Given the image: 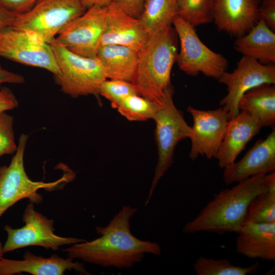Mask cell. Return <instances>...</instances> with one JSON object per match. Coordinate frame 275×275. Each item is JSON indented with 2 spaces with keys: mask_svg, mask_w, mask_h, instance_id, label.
Wrapping results in <instances>:
<instances>
[{
  "mask_svg": "<svg viewBox=\"0 0 275 275\" xmlns=\"http://www.w3.org/2000/svg\"><path fill=\"white\" fill-rule=\"evenodd\" d=\"M193 118L191 148L189 156L194 160L199 156L208 159L214 158L224 139L229 120L227 112L222 107L217 109L202 110L191 106L187 108Z\"/></svg>",
  "mask_w": 275,
  "mask_h": 275,
  "instance_id": "cell-13",
  "label": "cell"
},
{
  "mask_svg": "<svg viewBox=\"0 0 275 275\" xmlns=\"http://www.w3.org/2000/svg\"><path fill=\"white\" fill-rule=\"evenodd\" d=\"M265 175L252 176L214 195L199 214L185 224L183 232L237 233L246 220L252 201L267 189Z\"/></svg>",
  "mask_w": 275,
  "mask_h": 275,
  "instance_id": "cell-2",
  "label": "cell"
},
{
  "mask_svg": "<svg viewBox=\"0 0 275 275\" xmlns=\"http://www.w3.org/2000/svg\"><path fill=\"white\" fill-rule=\"evenodd\" d=\"M97 57L105 71L106 78L131 82L138 60V52L130 47L115 44L101 45Z\"/></svg>",
  "mask_w": 275,
  "mask_h": 275,
  "instance_id": "cell-21",
  "label": "cell"
},
{
  "mask_svg": "<svg viewBox=\"0 0 275 275\" xmlns=\"http://www.w3.org/2000/svg\"><path fill=\"white\" fill-rule=\"evenodd\" d=\"M262 127L256 117L244 111H240L236 116L229 120L224 139L214 157L217 160L219 167L224 169L235 161L246 144Z\"/></svg>",
  "mask_w": 275,
  "mask_h": 275,
  "instance_id": "cell-18",
  "label": "cell"
},
{
  "mask_svg": "<svg viewBox=\"0 0 275 275\" xmlns=\"http://www.w3.org/2000/svg\"><path fill=\"white\" fill-rule=\"evenodd\" d=\"M218 80L227 87V94L219 104L231 120L239 114L238 103L245 92L261 85L275 84V66L243 56L233 71H225Z\"/></svg>",
  "mask_w": 275,
  "mask_h": 275,
  "instance_id": "cell-11",
  "label": "cell"
},
{
  "mask_svg": "<svg viewBox=\"0 0 275 275\" xmlns=\"http://www.w3.org/2000/svg\"><path fill=\"white\" fill-rule=\"evenodd\" d=\"M87 9L94 6L106 7L115 0H79Z\"/></svg>",
  "mask_w": 275,
  "mask_h": 275,
  "instance_id": "cell-36",
  "label": "cell"
},
{
  "mask_svg": "<svg viewBox=\"0 0 275 275\" xmlns=\"http://www.w3.org/2000/svg\"><path fill=\"white\" fill-rule=\"evenodd\" d=\"M238 108L256 117L263 127H274V85L263 84L248 91L239 99Z\"/></svg>",
  "mask_w": 275,
  "mask_h": 275,
  "instance_id": "cell-22",
  "label": "cell"
},
{
  "mask_svg": "<svg viewBox=\"0 0 275 275\" xmlns=\"http://www.w3.org/2000/svg\"><path fill=\"white\" fill-rule=\"evenodd\" d=\"M173 94L171 85L166 91L161 106L152 119L156 124L154 134L158 158L146 205L159 181L172 166L177 145L183 139H189L191 134V126L187 124L183 114L174 104Z\"/></svg>",
  "mask_w": 275,
  "mask_h": 275,
  "instance_id": "cell-6",
  "label": "cell"
},
{
  "mask_svg": "<svg viewBox=\"0 0 275 275\" xmlns=\"http://www.w3.org/2000/svg\"><path fill=\"white\" fill-rule=\"evenodd\" d=\"M17 15L0 4V32L11 28Z\"/></svg>",
  "mask_w": 275,
  "mask_h": 275,
  "instance_id": "cell-35",
  "label": "cell"
},
{
  "mask_svg": "<svg viewBox=\"0 0 275 275\" xmlns=\"http://www.w3.org/2000/svg\"><path fill=\"white\" fill-rule=\"evenodd\" d=\"M213 0H177V15L195 28L212 21Z\"/></svg>",
  "mask_w": 275,
  "mask_h": 275,
  "instance_id": "cell-27",
  "label": "cell"
},
{
  "mask_svg": "<svg viewBox=\"0 0 275 275\" xmlns=\"http://www.w3.org/2000/svg\"><path fill=\"white\" fill-rule=\"evenodd\" d=\"M237 234V254L250 259L275 260V222L257 223L246 219Z\"/></svg>",
  "mask_w": 275,
  "mask_h": 275,
  "instance_id": "cell-19",
  "label": "cell"
},
{
  "mask_svg": "<svg viewBox=\"0 0 275 275\" xmlns=\"http://www.w3.org/2000/svg\"><path fill=\"white\" fill-rule=\"evenodd\" d=\"M18 101L13 91L7 87L0 89V112H7L17 107Z\"/></svg>",
  "mask_w": 275,
  "mask_h": 275,
  "instance_id": "cell-33",
  "label": "cell"
},
{
  "mask_svg": "<svg viewBox=\"0 0 275 275\" xmlns=\"http://www.w3.org/2000/svg\"><path fill=\"white\" fill-rule=\"evenodd\" d=\"M13 117L0 112V157L15 153L17 148L13 128Z\"/></svg>",
  "mask_w": 275,
  "mask_h": 275,
  "instance_id": "cell-29",
  "label": "cell"
},
{
  "mask_svg": "<svg viewBox=\"0 0 275 275\" xmlns=\"http://www.w3.org/2000/svg\"><path fill=\"white\" fill-rule=\"evenodd\" d=\"M177 14V0H146L139 18L149 35L171 26Z\"/></svg>",
  "mask_w": 275,
  "mask_h": 275,
  "instance_id": "cell-23",
  "label": "cell"
},
{
  "mask_svg": "<svg viewBox=\"0 0 275 275\" xmlns=\"http://www.w3.org/2000/svg\"><path fill=\"white\" fill-rule=\"evenodd\" d=\"M0 57L60 74L52 49L49 43L35 34L12 28L0 32Z\"/></svg>",
  "mask_w": 275,
  "mask_h": 275,
  "instance_id": "cell-10",
  "label": "cell"
},
{
  "mask_svg": "<svg viewBox=\"0 0 275 275\" xmlns=\"http://www.w3.org/2000/svg\"><path fill=\"white\" fill-rule=\"evenodd\" d=\"M4 254V253L3 250V245L2 243L0 242V259L3 257Z\"/></svg>",
  "mask_w": 275,
  "mask_h": 275,
  "instance_id": "cell-37",
  "label": "cell"
},
{
  "mask_svg": "<svg viewBox=\"0 0 275 275\" xmlns=\"http://www.w3.org/2000/svg\"><path fill=\"white\" fill-rule=\"evenodd\" d=\"M267 189L250 204L247 218L257 223L275 222V171L265 175Z\"/></svg>",
  "mask_w": 275,
  "mask_h": 275,
  "instance_id": "cell-24",
  "label": "cell"
},
{
  "mask_svg": "<svg viewBox=\"0 0 275 275\" xmlns=\"http://www.w3.org/2000/svg\"><path fill=\"white\" fill-rule=\"evenodd\" d=\"M137 210L130 206H123L107 226L96 227L99 237L73 244L63 251L74 260L119 269L131 268L146 253L160 255L158 243L140 240L131 233L130 219Z\"/></svg>",
  "mask_w": 275,
  "mask_h": 275,
  "instance_id": "cell-1",
  "label": "cell"
},
{
  "mask_svg": "<svg viewBox=\"0 0 275 275\" xmlns=\"http://www.w3.org/2000/svg\"><path fill=\"white\" fill-rule=\"evenodd\" d=\"M172 24L180 42L176 62L180 70L190 76L202 73L206 76L218 79L227 70V59L205 45L195 28L178 15Z\"/></svg>",
  "mask_w": 275,
  "mask_h": 275,
  "instance_id": "cell-8",
  "label": "cell"
},
{
  "mask_svg": "<svg viewBox=\"0 0 275 275\" xmlns=\"http://www.w3.org/2000/svg\"><path fill=\"white\" fill-rule=\"evenodd\" d=\"M86 10L79 0H39L30 10L17 15L11 28L33 33L49 43Z\"/></svg>",
  "mask_w": 275,
  "mask_h": 275,
  "instance_id": "cell-7",
  "label": "cell"
},
{
  "mask_svg": "<svg viewBox=\"0 0 275 275\" xmlns=\"http://www.w3.org/2000/svg\"><path fill=\"white\" fill-rule=\"evenodd\" d=\"M106 7L94 6L68 23L55 41L69 50L86 57L97 56L104 29Z\"/></svg>",
  "mask_w": 275,
  "mask_h": 275,
  "instance_id": "cell-12",
  "label": "cell"
},
{
  "mask_svg": "<svg viewBox=\"0 0 275 275\" xmlns=\"http://www.w3.org/2000/svg\"><path fill=\"white\" fill-rule=\"evenodd\" d=\"M176 34L172 25L150 34L138 51L132 83L140 95L159 104L172 85L171 72L178 54Z\"/></svg>",
  "mask_w": 275,
  "mask_h": 275,
  "instance_id": "cell-3",
  "label": "cell"
},
{
  "mask_svg": "<svg viewBox=\"0 0 275 275\" xmlns=\"http://www.w3.org/2000/svg\"><path fill=\"white\" fill-rule=\"evenodd\" d=\"M146 0H115V3L129 15L139 18Z\"/></svg>",
  "mask_w": 275,
  "mask_h": 275,
  "instance_id": "cell-32",
  "label": "cell"
},
{
  "mask_svg": "<svg viewBox=\"0 0 275 275\" xmlns=\"http://www.w3.org/2000/svg\"><path fill=\"white\" fill-rule=\"evenodd\" d=\"M260 0H213L212 21L218 30L238 37L259 20Z\"/></svg>",
  "mask_w": 275,
  "mask_h": 275,
  "instance_id": "cell-16",
  "label": "cell"
},
{
  "mask_svg": "<svg viewBox=\"0 0 275 275\" xmlns=\"http://www.w3.org/2000/svg\"><path fill=\"white\" fill-rule=\"evenodd\" d=\"M223 181L230 185L252 176L275 171V129L265 139H259L238 161L224 169Z\"/></svg>",
  "mask_w": 275,
  "mask_h": 275,
  "instance_id": "cell-14",
  "label": "cell"
},
{
  "mask_svg": "<svg viewBox=\"0 0 275 275\" xmlns=\"http://www.w3.org/2000/svg\"><path fill=\"white\" fill-rule=\"evenodd\" d=\"M161 105L139 94H133L125 98L117 109L130 121H144L152 119Z\"/></svg>",
  "mask_w": 275,
  "mask_h": 275,
  "instance_id": "cell-26",
  "label": "cell"
},
{
  "mask_svg": "<svg viewBox=\"0 0 275 275\" xmlns=\"http://www.w3.org/2000/svg\"><path fill=\"white\" fill-rule=\"evenodd\" d=\"M259 19L275 32V0H262L258 8Z\"/></svg>",
  "mask_w": 275,
  "mask_h": 275,
  "instance_id": "cell-30",
  "label": "cell"
},
{
  "mask_svg": "<svg viewBox=\"0 0 275 275\" xmlns=\"http://www.w3.org/2000/svg\"><path fill=\"white\" fill-rule=\"evenodd\" d=\"M259 262L246 267L232 264L226 259H214L200 256L195 261L193 266L197 275H246L255 272L259 267Z\"/></svg>",
  "mask_w": 275,
  "mask_h": 275,
  "instance_id": "cell-25",
  "label": "cell"
},
{
  "mask_svg": "<svg viewBox=\"0 0 275 275\" xmlns=\"http://www.w3.org/2000/svg\"><path fill=\"white\" fill-rule=\"evenodd\" d=\"M29 136L21 134L10 164L0 168V218L4 213L18 201L28 198L34 204L42 200L40 189L52 190L64 183L74 178V174L68 172L58 180L50 182L34 181L29 178L24 167V154Z\"/></svg>",
  "mask_w": 275,
  "mask_h": 275,
  "instance_id": "cell-5",
  "label": "cell"
},
{
  "mask_svg": "<svg viewBox=\"0 0 275 275\" xmlns=\"http://www.w3.org/2000/svg\"><path fill=\"white\" fill-rule=\"evenodd\" d=\"M60 73L54 76L56 84L71 97L94 95L98 97L100 87L106 79L103 67L97 57L78 55L59 44L49 43Z\"/></svg>",
  "mask_w": 275,
  "mask_h": 275,
  "instance_id": "cell-4",
  "label": "cell"
},
{
  "mask_svg": "<svg viewBox=\"0 0 275 275\" xmlns=\"http://www.w3.org/2000/svg\"><path fill=\"white\" fill-rule=\"evenodd\" d=\"M24 81L22 75L6 70L0 65V89L5 84H22Z\"/></svg>",
  "mask_w": 275,
  "mask_h": 275,
  "instance_id": "cell-34",
  "label": "cell"
},
{
  "mask_svg": "<svg viewBox=\"0 0 275 275\" xmlns=\"http://www.w3.org/2000/svg\"><path fill=\"white\" fill-rule=\"evenodd\" d=\"M99 94L109 100L112 107L116 109L128 96L140 95L136 87L131 82L109 79L102 82L99 88Z\"/></svg>",
  "mask_w": 275,
  "mask_h": 275,
  "instance_id": "cell-28",
  "label": "cell"
},
{
  "mask_svg": "<svg viewBox=\"0 0 275 275\" xmlns=\"http://www.w3.org/2000/svg\"><path fill=\"white\" fill-rule=\"evenodd\" d=\"M70 257L64 258L54 254L49 257L36 256L26 251L22 260L0 259V275H13L23 272L33 275H63L66 271L74 270L89 274L84 264Z\"/></svg>",
  "mask_w": 275,
  "mask_h": 275,
  "instance_id": "cell-17",
  "label": "cell"
},
{
  "mask_svg": "<svg viewBox=\"0 0 275 275\" xmlns=\"http://www.w3.org/2000/svg\"><path fill=\"white\" fill-rule=\"evenodd\" d=\"M22 221L24 225L21 228L5 226L4 229L7 233V238L3 245L4 253L29 246H39L56 251L63 246L85 240L56 235L54 232V220L36 210L34 203L31 202L24 211Z\"/></svg>",
  "mask_w": 275,
  "mask_h": 275,
  "instance_id": "cell-9",
  "label": "cell"
},
{
  "mask_svg": "<svg viewBox=\"0 0 275 275\" xmlns=\"http://www.w3.org/2000/svg\"><path fill=\"white\" fill-rule=\"evenodd\" d=\"M39 0H0V4L9 11L20 14L30 10Z\"/></svg>",
  "mask_w": 275,
  "mask_h": 275,
  "instance_id": "cell-31",
  "label": "cell"
},
{
  "mask_svg": "<svg viewBox=\"0 0 275 275\" xmlns=\"http://www.w3.org/2000/svg\"><path fill=\"white\" fill-rule=\"evenodd\" d=\"M235 49L263 64L275 63V33L261 19L245 34L237 37Z\"/></svg>",
  "mask_w": 275,
  "mask_h": 275,
  "instance_id": "cell-20",
  "label": "cell"
},
{
  "mask_svg": "<svg viewBox=\"0 0 275 275\" xmlns=\"http://www.w3.org/2000/svg\"><path fill=\"white\" fill-rule=\"evenodd\" d=\"M149 35L139 18L126 13L115 2L106 6L105 24L100 46L119 45L138 52Z\"/></svg>",
  "mask_w": 275,
  "mask_h": 275,
  "instance_id": "cell-15",
  "label": "cell"
}]
</instances>
